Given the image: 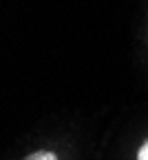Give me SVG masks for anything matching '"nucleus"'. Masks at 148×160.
Returning <instances> with one entry per match:
<instances>
[{"mask_svg":"<svg viewBox=\"0 0 148 160\" xmlns=\"http://www.w3.org/2000/svg\"><path fill=\"white\" fill-rule=\"evenodd\" d=\"M25 160H58V158H55V153H51V151H35V153L27 156Z\"/></svg>","mask_w":148,"mask_h":160,"instance_id":"obj_1","label":"nucleus"},{"mask_svg":"<svg viewBox=\"0 0 148 160\" xmlns=\"http://www.w3.org/2000/svg\"><path fill=\"white\" fill-rule=\"evenodd\" d=\"M137 160H148V142L141 145V149H139V153H137Z\"/></svg>","mask_w":148,"mask_h":160,"instance_id":"obj_2","label":"nucleus"}]
</instances>
